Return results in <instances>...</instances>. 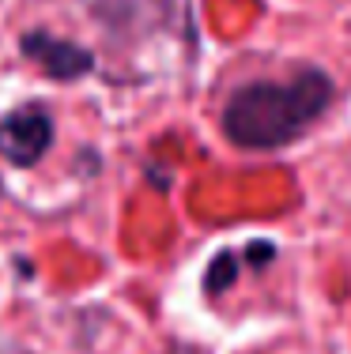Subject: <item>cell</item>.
Wrapping results in <instances>:
<instances>
[{
    "label": "cell",
    "mask_w": 351,
    "mask_h": 354,
    "mask_svg": "<svg viewBox=\"0 0 351 354\" xmlns=\"http://www.w3.org/2000/svg\"><path fill=\"white\" fill-rule=\"evenodd\" d=\"M166 354H208V351L189 347V343H170V347H166Z\"/></svg>",
    "instance_id": "52a82bcc"
},
{
    "label": "cell",
    "mask_w": 351,
    "mask_h": 354,
    "mask_svg": "<svg viewBox=\"0 0 351 354\" xmlns=\"http://www.w3.org/2000/svg\"><path fill=\"white\" fill-rule=\"evenodd\" d=\"M53 143V113L38 102H27L0 117V158L12 166H38Z\"/></svg>",
    "instance_id": "3957f363"
},
{
    "label": "cell",
    "mask_w": 351,
    "mask_h": 354,
    "mask_svg": "<svg viewBox=\"0 0 351 354\" xmlns=\"http://www.w3.org/2000/svg\"><path fill=\"white\" fill-rule=\"evenodd\" d=\"M238 252H231V249H223V252H215L212 257V264H208V272H204V294L208 298H219L227 286L238 279Z\"/></svg>",
    "instance_id": "5b68a950"
},
{
    "label": "cell",
    "mask_w": 351,
    "mask_h": 354,
    "mask_svg": "<svg viewBox=\"0 0 351 354\" xmlns=\"http://www.w3.org/2000/svg\"><path fill=\"white\" fill-rule=\"evenodd\" d=\"M91 12L117 46H136L155 35H186L197 41L193 0H91Z\"/></svg>",
    "instance_id": "7a4b0ae2"
},
{
    "label": "cell",
    "mask_w": 351,
    "mask_h": 354,
    "mask_svg": "<svg viewBox=\"0 0 351 354\" xmlns=\"http://www.w3.org/2000/svg\"><path fill=\"white\" fill-rule=\"evenodd\" d=\"M19 49L30 64H38L57 83H72V80H83V75L95 72V53L91 49H83L80 41L57 38L49 30H27L19 38Z\"/></svg>",
    "instance_id": "277c9868"
},
{
    "label": "cell",
    "mask_w": 351,
    "mask_h": 354,
    "mask_svg": "<svg viewBox=\"0 0 351 354\" xmlns=\"http://www.w3.org/2000/svg\"><path fill=\"white\" fill-rule=\"evenodd\" d=\"M242 257H246L253 268H261V264H269V260H276V245L272 241H253V245H246Z\"/></svg>",
    "instance_id": "8992f818"
},
{
    "label": "cell",
    "mask_w": 351,
    "mask_h": 354,
    "mask_svg": "<svg viewBox=\"0 0 351 354\" xmlns=\"http://www.w3.org/2000/svg\"><path fill=\"white\" fill-rule=\"evenodd\" d=\"M336 87L321 68H295L287 80H253L223 102V136L242 151H280L303 140L329 113Z\"/></svg>",
    "instance_id": "6da1fadb"
}]
</instances>
